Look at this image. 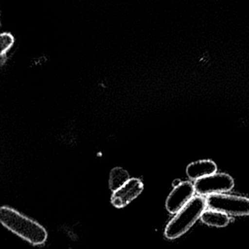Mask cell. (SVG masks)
Masks as SVG:
<instances>
[{"label":"cell","mask_w":249,"mask_h":249,"mask_svg":"<svg viewBox=\"0 0 249 249\" xmlns=\"http://www.w3.org/2000/svg\"><path fill=\"white\" fill-rule=\"evenodd\" d=\"M0 221L7 229L32 244L40 246L47 240L48 233L43 226L10 207L1 208Z\"/></svg>","instance_id":"6da1fadb"},{"label":"cell","mask_w":249,"mask_h":249,"mask_svg":"<svg viewBox=\"0 0 249 249\" xmlns=\"http://www.w3.org/2000/svg\"><path fill=\"white\" fill-rule=\"evenodd\" d=\"M206 207V200L201 196L192 198L166 226L164 235L173 240L183 235L200 218Z\"/></svg>","instance_id":"7a4b0ae2"},{"label":"cell","mask_w":249,"mask_h":249,"mask_svg":"<svg viewBox=\"0 0 249 249\" xmlns=\"http://www.w3.org/2000/svg\"><path fill=\"white\" fill-rule=\"evenodd\" d=\"M205 200L209 209L236 216L249 215V198L218 193L208 195Z\"/></svg>","instance_id":"3957f363"},{"label":"cell","mask_w":249,"mask_h":249,"mask_svg":"<svg viewBox=\"0 0 249 249\" xmlns=\"http://www.w3.org/2000/svg\"><path fill=\"white\" fill-rule=\"evenodd\" d=\"M234 180L225 173H213L195 181V192L200 195L224 193L234 187Z\"/></svg>","instance_id":"277c9868"},{"label":"cell","mask_w":249,"mask_h":249,"mask_svg":"<svg viewBox=\"0 0 249 249\" xmlns=\"http://www.w3.org/2000/svg\"><path fill=\"white\" fill-rule=\"evenodd\" d=\"M195 186L189 181L181 182L175 186L166 200L165 206L170 213H176L183 208L195 193Z\"/></svg>","instance_id":"5b68a950"},{"label":"cell","mask_w":249,"mask_h":249,"mask_svg":"<svg viewBox=\"0 0 249 249\" xmlns=\"http://www.w3.org/2000/svg\"><path fill=\"white\" fill-rule=\"evenodd\" d=\"M143 183L138 178H129L126 183L113 192L111 203L117 208H122L130 203L143 190Z\"/></svg>","instance_id":"8992f818"},{"label":"cell","mask_w":249,"mask_h":249,"mask_svg":"<svg viewBox=\"0 0 249 249\" xmlns=\"http://www.w3.org/2000/svg\"><path fill=\"white\" fill-rule=\"evenodd\" d=\"M217 166L211 160H204L191 163L186 168V174L192 180H197L215 173Z\"/></svg>","instance_id":"52a82bcc"},{"label":"cell","mask_w":249,"mask_h":249,"mask_svg":"<svg viewBox=\"0 0 249 249\" xmlns=\"http://www.w3.org/2000/svg\"><path fill=\"white\" fill-rule=\"evenodd\" d=\"M200 218L204 224L215 227H227L230 221L227 214L212 209L204 211Z\"/></svg>","instance_id":"ba28073f"},{"label":"cell","mask_w":249,"mask_h":249,"mask_svg":"<svg viewBox=\"0 0 249 249\" xmlns=\"http://www.w3.org/2000/svg\"><path fill=\"white\" fill-rule=\"evenodd\" d=\"M129 179V173L126 170H124L122 167H115L110 173V178H109L110 189L114 192L126 183Z\"/></svg>","instance_id":"9c48e42d"},{"label":"cell","mask_w":249,"mask_h":249,"mask_svg":"<svg viewBox=\"0 0 249 249\" xmlns=\"http://www.w3.org/2000/svg\"><path fill=\"white\" fill-rule=\"evenodd\" d=\"M15 44V38L10 33H2L0 35V53L6 57Z\"/></svg>","instance_id":"30bf717a"}]
</instances>
